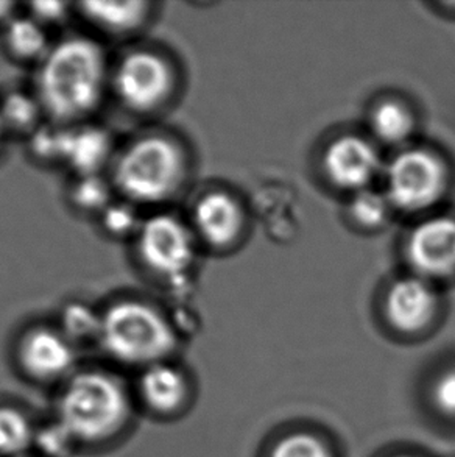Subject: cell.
Instances as JSON below:
<instances>
[{
    "instance_id": "19",
    "label": "cell",
    "mask_w": 455,
    "mask_h": 457,
    "mask_svg": "<svg viewBox=\"0 0 455 457\" xmlns=\"http://www.w3.org/2000/svg\"><path fill=\"white\" fill-rule=\"evenodd\" d=\"M43 108L39 100L24 93H12L4 99L0 106V118L5 129L12 130H31L37 125Z\"/></svg>"
},
{
    "instance_id": "24",
    "label": "cell",
    "mask_w": 455,
    "mask_h": 457,
    "mask_svg": "<svg viewBox=\"0 0 455 457\" xmlns=\"http://www.w3.org/2000/svg\"><path fill=\"white\" fill-rule=\"evenodd\" d=\"M141 223L128 204H112L102 212V225L106 233L114 237H125L131 233L137 235Z\"/></svg>"
},
{
    "instance_id": "6",
    "label": "cell",
    "mask_w": 455,
    "mask_h": 457,
    "mask_svg": "<svg viewBox=\"0 0 455 457\" xmlns=\"http://www.w3.org/2000/svg\"><path fill=\"white\" fill-rule=\"evenodd\" d=\"M112 81L123 105L144 114L169 102L175 89V72L172 64L158 52L137 49L119 62Z\"/></svg>"
},
{
    "instance_id": "7",
    "label": "cell",
    "mask_w": 455,
    "mask_h": 457,
    "mask_svg": "<svg viewBox=\"0 0 455 457\" xmlns=\"http://www.w3.org/2000/svg\"><path fill=\"white\" fill-rule=\"evenodd\" d=\"M136 250L142 266L162 278H181L195 260V233L172 214H154L141 223Z\"/></svg>"
},
{
    "instance_id": "14",
    "label": "cell",
    "mask_w": 455,
    "mask_h": 457,
    "mask_svg": "<svg viewBox=\"0 0 455 457\" xmlns=\"http://www.w3.org/2000/svg\"><path fill=\"white\" fill-rule=\"evenodd\" d=\"M153 5L144 0L129 2H85L81 14L106 33L129 35L147 24Z\"/></svg>"
},
{
    "instance_id": "4",
    "label": "cell",
    "mask_w": 455,
    "mask_h": 457,
    "mask_svg": "<svg viewBox=\"0 0 455 457\" xmlns=\"http://www.w3.org/2000/svg\"><path fill=\"white\" fill-rule=\"evenodd\" d=\"M128 402L120 384L99 371H87L69 383L60 402L62 427L75 439L102 440L122 427Z\"/></svg>"
},
{
    "instance_id": "9",
    "label": "cell",
    "mask_w": 455,
    "mask_h": 457,
    "mask_svg": "<svg viewBox=\"0 0 455 457\" xmlns=\"http://www.w3.org/2000/svg\"><path fill=\"white\" fill-rule=\"evenodd\" d=\"M381 167V154L375 145L356 135L335 137L323 154L325 175L331 185L343 191L368 189Z\"/></svg>"
},
{
    "instance_id": "20",
    "label": "cell",
    "mask_w": 455,
    "mask_h": 457,
    "mask_svg": "<svg viewBox=\"0 0 455 457\" xmlns=\"http://www.w3.org/2000/svg\"><path fill=\"white\" fill-rule=\"evenodd\" d=\"M30 442V423L24 415L16 409H0V454H19Z\"/></svg>"
},
{
    "instance_id": "31",
    "label": "cell",
    "mask_w": 455,
    "mask_h": 457,
    "mask_svg": "<svg viewBox=\"0 0 455 457\" xmlns=\"http://www.w3.org/2000/svg\"><path fill=\"white\" fill-rule=\"evenodd\" d=\"M394 457H415V456H406V454H400V456H394Z\"/></svg>"
},
{
    "instance_id": "18",
    "label": "cell",
    "mask_w": 455,
    "mask_h": 457,
    "mask_svg": "<svg viewBox=\"0 0 455 457\" xmlns=\"http://www.w3.org/2000/svg\"><path fill=\"white\" fill-rule=\"evenodd\" d=\"M390 210L393 208L385 194L363 189L356 192V195L351 200L348 212H350L351 220L356 223L357 227L376 229L381 228L382 225L387 222Z\"/></svg>"
},
{
    "instance_id": "25",
    "label": "cell",
    "mask_w": 455,
    "mask_h": 457,
    "mask_svg": "<svg viewBox=\"0 0 455 457\" xmlns=\"http://www.w3.org/2000/svg\"><path fill=\"white\" fill-rule=\"evenodd\" d=\"M64 129H39L33 133L31 152L39 160L62 162Z\"/></svg>"
},
{
    "instance_id": "16",
    "label": "cell",
    "mask_w": 455,
    "mask_h": 457,
    "mask_svg": "<svg viewBox=\"0 0 455 457\" xmlns=\"http://www.w3.org/2000/svg\"><path fill=\"white\" fill-rule=\"evenodd\" d=\"M369 127L381 143L401 145L413 135L415 116L412 110L401 100H381L371 110Z\"/></svg>"
},
{
    "instance_id": "21",
    "label": "cell",
    "mask_w": 455,
    "mask_h": 457,
    "mask_svg": "<svg viewBox=\"0 0 455 457\" xmlns=\"http://www.w3.org/2000/svg\"><path fill=\"white\" fill-rule=\"evenodd\" d=\"M112 189L100 175L79 177L72 189V204L87 212H103L112 204Z\"/></svg>"
},
{
    "instance_id": "15",
    "label": "cell",
    "mask_w": 455,
    "mask_h": 457,
    "mask_svg": "<svg viewBox=\"0 0 455 457\" xmlns=\"http://www.w3.org/2000/svg\"><path fill=\"white\" fill-rule=\"evenodd\" d=\"M141 389L148 406L161 414L175 412L187 395L183 373L162 362L150 365L142 378Z\"/></svg>"
},
{
    "instance_id": "13",
    "label": "cell",
    "mask_w": 455,
    "mask_h": 457,
    "mask_svg": "<svg viewBox=\"0 0 455 457\" xmlns=\"http://www.w3.org/2000/svg\"><path fill=\"white\" fill-rule=\"evenodd\" d=\"M112 154V137L99 127L81 125L64 129L62 162H66L79 177L100 175Z\"/></svg>"
},
{
    "instance_id": "29",
    "label": "cell",
    "mask_w": 455,
    "mask_h": 457,
    "mask_svg": "<svg viewBox=\"0 0 455 457\" xmlns=\"http://www.w3.org/2000/svg\"><path fill=\"white\" fill-rule=\"evenodd\" d=\"M16 5L12 2H0V24L6 25L14 18Z\"/></svg>"
},
{
    "instance_id": "2",
    "label": "cell",
    "mask_w": 455,
    "mask_h": 457,
    "mask_svg": "<svg viewBox=\"0 0 455 457\" xmlns=\"http://www.w3.org/2000/svg\"><path fill=\"white\" fill-rule=\"evenodd\" d=\"M186 172V154L175 139L147 135L135 139L119 154L112 183L133 204H161L177 194Z\"/></svg>"
},
{
    "instance_id": "11",
    "label": "cell",
    "mask_w": 455,
    "mask_h": 457,
    "mask_svg": "<svg viewBox=\"0 0 455 457\" xmlns=\"http://www.w3.org/2000/svg\"><path fill=\"white\" fill-rule=\"evenodd\" d=\"M245 216L239 202L227 192L211 191L192 210V229L212 248H228L239 239Z\"/></svg>"
},
{
    "instance_id": "26",
    "label": "cell",
    "mask_w": 455,
    "mask_h": 457,
    "mask_svg": "<svg viewBox=\"0 0 455 457\" xmlns=\"http://www.w3.org/2000/svg\"><path fill=\"white\" fill-rule=\"evenodd\" d=\"M68 4L64 2H35L30 5L31 18L37 19L39 24H60L68 16Z\"/></svg>"
},
{
    "instance_id": "17",
    "label": "cell",
    "mask_w": 455,
    "mask_h": 457,
    "mask_svg": "<svg viewBox=\"0 0 455 457\" xmlns=\"http://www.w3.org/2000/svg\"><path fill=\"white\" fill-rule=\"evenodd\" d=\"M5 46L12 55L24 62H41L52 47L47 41L46 27L30 14L14 16L5 25Z\"/></svg>"
},
{
    "instance_id": "10",
    "label": "cell",
    "mask_w": 455,
    "mask_h": 457,
    "mask_svg": "<svg viewBox=\"0 0 455 457\" xmlns=\"http://www.w3.org/2000/svg\"><path fill=\"white\" fill-rule=\"evenodd\" d=\"M438 314V295L429 279L418 275L394 281L384 298V315L394 331L406 336L423 333Z\"/></svg>"
},
{
    "instance_id": "22",
    "label": "cell",
    "mask_w": 455,
    "mask_h": 457,
    "mask_svg": "<svg viewBox=\"0 0 455 457\" xmlns=\"http://www.w3.org/2000/svg\"><path fill=\"white\" fill-rule=\"evenodd\" d=\"M270 457H334L325 440L310 433H294L277 440Z\"/></svg>"
},
{
    "instance_id": "3",
    "label": "cell",
    "mask_w": 455,
    "mask_h": 457,
    "mask_svg": "<svg viewBox=\"0 0 455 457\" xmlns=\"http://www.w3.org/2000/svg\"><path fill=\"white\" fill-rule=\"evenodd\" d=\"M99 339L112 358L125 364H158L177 346L170 321L158 309L135 298L106 309Z\"/></svg>"
},
{
    "instance_id": "8",
    "label": "cell",
    "mask_w": 455,
    "mask_h": 457,
    "mask_svg": "<svg viewBox=\"0 0 455 457\" xmlns=\"http://www.w3.org/2000/svg\"><path fill=\"white\" fill-rule=\"evenodd\" d=\"M406 258L421 278L455 277V219L434 217L419 223L407 237Z\"/></svg>"
},
{
    "instance_id": "23",
    "label": "cell",
    "mask_w": 455,
    "mask_h": 457,
    "mask_svg": "<svg viewBox=\"0 0 455 457\" xmlns=\"http://www.w3.org/2000/svg\"><path fill=\"white\" fill-rule=\"evenodd\" d=\"M102 315L94 314L87 304L72 303L62 312V327L66 337L75 339H87V337H99Z\"/></svg>"
},
{
    "instance_id": "28",
    "label": "cell",
    "mask_w": 455,
    "mask_h": 457,
    "mask_svg": "<svg viewBox=\"0 0 455 457\" xmlns=\"http://www.w3.org/2000/svg\"><path fill=\"white\" fill-rule=\"evenodd\" d=\"M70 439H72V436L60 425L58 429H50V431L44 434V448L50 454H56V453L62 452L64 445H68Z\"/></svg>"
},
{
    "instance_id": "12",
    "label": "cell",
    "mask_w": 455,
    "mask_h": 457,
    "mask_svg": "<svg viewBox=\"0 0 455 457\" xmlns=\"http://www.w3.org/2000/svg\"><path fill=\"white\" fill-rule=\"evenodd\" d=\"M21 361L33 377L52 379L74 365L75 353L64 334L39 328L22 340Z\"/></svg>"
},
{
    "instance_id": "1",
    "label": "cell",
    "mask_w": 455,
    "mask_h": 457,
    "mask_svg": "<svg viewBox=\"0 0 455 457\" xmlns=\"http://www.w3.org/2000/svg\"><path fill=\"white\" fill-rule=\"evenodd\" d=\"M37 71V99L56 122L87 118L100 105L108 64L99 44L85 37H69L50 47Z\"/></svg>"
},
{
    "instance_id": "5",
    "label": "cell",
    "mask_w": 455,
    "mask_h": 457,
    "mask_svg": "<svg viewBox=\"0 0 455 457\" xmlns=\"http://www.w3.org/2000/svg\"><path fill=\"white\" fill-rule=\"evenodd\" d=\"M450 173L443 160L431 150L407 147L385 167V195L393 210L407 214L429 210L448 189Z\"/></svg>"
},
{
    "instance_id": "27",
    "label": "cell",
    "mask_w": 455,
    "mask_h": 457,
    "mask_svg": "<svg viewBox=\"0 0 455 457\" xmlns=\"http://www.w3.org/2000/svg\"><path fill=\"white\" fill-rule=\"evenodd\" d=\"M435 400L446 414L455 415V371H451L438 381Z\"/></svg>"
},
{
    "instance_id": "30",
    "label": "cell",
    "mask_w": 455,
    "mask_h": 457,
    "mask_svg": "<svg viewBox=\"0 0 455 457\" xmlns=\"http://www.w3.org/2000/svg\"><path fill=\"white\" fill-rule=\"evenodd\" d=\"M4 130H5V125H4V120L0 118V141H2V137H4Z\"/></svg>"
}]
</instances>
